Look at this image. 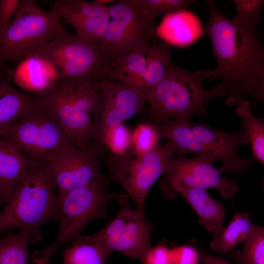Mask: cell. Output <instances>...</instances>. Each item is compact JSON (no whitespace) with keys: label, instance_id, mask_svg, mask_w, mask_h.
Listing matches in <instances>:
<instances>
[{"label":"cell","instance_id":"cell-6","mask_svg":"<svg viewBox=\"0 0 264 264\" xmlns=\"http://www.w3.org/2000/svg\"><path fill=\"white\" fill-rule=\"evenodd\" d=\"M107 179H96L58 195L60 227L52 243L43 249L51 256L62 245L80 236L84 227L93 220L108 217L110 200L116 196L107 187Z\"/></svg>","mask_w":264,"mask_h":264},{"label":"cell","instance_id":"cell-33","mask_svg":"<svg viewBox=\"0 0 264 264\" xmlns=\"http://www.w3.org/2000/svg\"><path fill=\"white\" fill-rule=\"evenodd\" d=\"M237 13L231 20L234 23L242 24L251 20L261 21L260 12L264 3L263 0H234Z\"/></svg>","mask_w":264,"mask_h":264},{"label":"cell","instance_id":"cell-1","mask_svg":"<svg viewBox=\"0 0 264 264\" xmlns=\"http://www.w3.org/2000/svg\"><path fill=\"white\" fill-rule=\"evenodd\" d=\"M206 3L210 18L204 30L211 41L217 66L205 70L206 78L221 79L226 91L225 105L236 107L256 88L264 58V46L258 31L261 21L236 24L222 14L213 0Z\"/></svg>","mask_w":264,"mask_h":264},{"label":"cell","instance_id":"cell-35","mask_svg":"<svg viewBox=\"0 0 264 264\" xmlns=\"http://www.w3.org/2000/svg\"><path fill=\"white\" fill-rule=\"evenodd\" d=\"M20 3V0H0V35L10 26Z\"/></svg>","mask_w":264,"mask_h":264},{"label":"cell","instance_id":"cell-39","mask_svg":"<svg viewBox=\"0 0 264 264\" xmlns=\"http://www.w3.org/2000/svg\"><path fill=\"white\" fill-rule=\"evenodd\" d=\"M50 256L42 250L35 251L32 256L34 264H50L49 259Z\"/></svg>","mask_w":264,"mask_h":264},{"label":"cell","instance_id":"cell-10","mask_svg":"<svg viewBox=\"0 0 264 264\" xmlns=\"http://www.w3.org/2000/svg\"><path fill=\"white\" fill-rule=\"evenodd\" d=\"M172 62L165 43L146 45L106 62L110 79L135 87L147 94L163 78Z\"/></svg>","mask_w":264,"mask_h":264},{"label":"cell","instance_id":"cell-23","mask_svg":"<svg viewBox=\"0 0 264 264\" xmlns=\"http://www.w3.org/2000/svg\"><path fill=\"white\" fill-rule=\"evenodd\" d=\"M112 251L93 235L79 236L62 254L64 264H105Z\"/></svg>","mask_w":264,"mask_h":264},{"label":"cell","instance_id":"cell-5","mask_svg":"<svg viewBox=\"0 0 264 264\" xmlns=\"http://www.w3.org/2000/svg\"><path fill=\"white\" fill-rule=\"evenodd\" d=\"M36 1L20 0L10 26L0 35L1 66L36 55L55 37L62 18L56 5L45 11Z\"/></svg>","mask_w":264,"mask_h":264},{"label":"cell","instance_id":"cell-22","mask_svg":"<svg viewBox=\"0 0 264 264\" xmlns=\"http://www.w3.org/2000/svg\"><path fill=\"white\" fill-rule=\"evenodd\" d=\"M254 226L248 211L237 212L226 227L222 226L213 234L210 247L218 254H226L237 244L243 243Z\"/></svg>","mask_w":264,"mask_h":264},{"label":"cell","instance_id":"cell-16","mask_svg":"<svg viewBox=\"0 0 264 264\" xmlns=\"http://www.w3.org/2000/svg\"><path fill=\"white\" fill-rule=\"evenodd\" d=\"M190 127L200 142L222 163L219 169L220 173L229 172L244 174L246 167H251L253 159L251 157L242 158L238 154L242 145H248L249 139L244 130L227 133L215 129L201 122L190 123Z\"/></svg>","mask_w":264,"mask_h":264},{"label":"cell","instance_id":"cell-25","mask_svg":"<svg viewBox=\"0 0 264 264\" xmlns=\"http://www.w3.org/2000/svg\"><path fill=\"white\" fill-rule=\"evenodd\" d=\"M41 239L40 230L21 229L16 233L9 231L0 241V264H27L28 244L36 243Z\"/></svg>","mask_w":264,"mask_h":264},{"label":"cell","instance_id":"cell-15","mask_svg":"<svg viewBox=\"0 0 264 264\" xmlns=\"http://www.w3.org/2000/svg\"><path fill=\"white\" fill-rule=\"evenodd\" d=\"M42 92L44 96L42 107L57 120L72 143L81 149L92 147L93 115L77 107L56 82Z\"/></svg>","mask_w":264,"mask_h":264},{"label":"cell","instance_id":"cell-41","mask_svg":"<svg viewBox=\"0 0 264 264\" xmlns=\"http://www.w3.org/2000/svg\"><path fill=\"white\" fill-rule=\"evenodd\" d=\"M263 184H264V181H263Z\"/></svg>","mask_w":264,"mask_h":264},{"label":"cell","instance_id":"cell-21","mask_svg":"<svg viewBox=\"0 0 264 264\" xmlns=\"http://www.w3.org/2000/svg\"><path fill=\"white\" fill-rule=\"evenodd\" d=\"M161 137L173 143L176 148L178 156L188 153H209L200 142L190 127V122L169 119L151 120Z\"/></svg>","mask_w":264,"mask_h":264},{"label":"cell","instance_id":"cell-40","mask_svg":"<svg viewBox=\"0 0 264 264\" xmlns=\"http://www.w3.org/2000/svg\"><path fill=\"white\" fill-rule=\"evenodd\" d=\"M99 3L104 4L107 5V4L115 1L114 0H97Z\"/></svg>","mask_w":264,"mask_h":264},{"label":"cell","instance_id":"cell-3","mask_svg":"<svg viewBox=\"0 0 264 264\" xmlns=\"http://www.w3.org/2000/svg\"><path fill=\"white\" fill-rule=\"evenodd\" d=\"M56 188L45 162L33 163L4 204L0 215V234L15 228L40 230L44 223L59 220Z\"/></svg>","mask_w":264,"mask_h":264},{"label":"cell","instance_id":"cell-38","mask_svg":"<svg viewBox=\"0 0 264 264\" xmlns=\"http://www.w3.org/2000/svg\"><path fill=\"white\" fill-rule=\"evenodd\" d=\"M197 249L200 255V264H231L222 258L209 254L199 246Z\"/></svg>","mask_w":264,"mask_h":264},{"label":"cell","instance_id":"cell-26","mask_svg":"<svg viewBox=\"0 0 264 264\" xmlns=\"http://www.w3.org/2000/svg\"><path fill=\"white\" fill-rule=\"evenodd\" d=\"M235 112L242 118V127L249 137L251 157L264 166V119L257 117L252 112L250 102L245 99L236 107Z\"/></svg>","mask_w":264,"mask_h":264},{"label":"cell","instance_id":"cell-8","mask_svg":"<svg viewBox=\"0 0 264 264\" xmlns=\"http://www.w3.org/2000/svg\"><path fill=\"white\" fill-rule=\"evenodd\" d=\"M90 141L101 159L108 132L133 116L145 111L147 97L132 86L107 78L97 86Z\"/></svg>","mask_w":264,"mask_h":264},{"label":"cell","instance_id":"cell-12","mask_svg":"<svg viewBox=\"0 0 264 264\" xmlns=\"http://www.w3.org/2000/svg\"><path fill=\"white\" fill-rule=\"evenodd\" d=\"M0 138L15 143L33 163L44 162L56 150L72 143L57 120L43 107L0 130Z\"/></svg>","mask_w":264,"mask_h":264},{"label":"cell","instance_id":"cell-32","mask_svg":"<svg viewBox=\"0 0 264 264\" xmlns=\"http://www.w3.org/2000/svg\"><path fill=\"white\" fill-rule=\"evenodd\" d=\"M132 132L122 124L108 132L105 138V145L113 155L123 154L132 148Z\"/></svg>","mask_w":264,"mask_h":264},{"label":"cell","instance_id":"cell-27","mask_svg":"<svg viewBox=\"0 0 264 264\" xmlns=\"http://www.w3.org/2000/svg\"><path fill=\"white\" fill-rule=\"evenodd\" d=\"M56 5L66 23L83 20L88 18L109 12L110 5L97 1L84 0H57Z\"/></svg>","mask_w":264,"mask_h":264},{"label":"cell","instance_id":"cell-34","mask_svg":"<svg viewBox=\"0 0 264 264\" xmlns=\"http://www.w3.org/2000/svg\"><path fill=\"white\" fill-rule=\"evenodd\" d=\"M173 264H200V255L197 248L182 245L171 249Z\"/></svg>","mask_w":264,"mask_h":264},{"label":"cell","instance_id":"cell-17","mask_svg":"<svg viewBox=\"0 0 264 264\" xmlns=\"http://www.w3.org/2000/svg\"><path fill=\"white\" fill-rule=\"evenodd\" d=\"M33 162L14 142L0 138V203L4 204L26 177Z\"/></svg>","mask_w":264,"mask_h":264},{"label":"cell","instance_id":"cell-18","mask_svg":"<svg viewBox=\"0 0 264 264\" xmlns=\"http://www.w3.org/2000/svg\"><path fill=\"white\" fill-rule=\"evenodd\" d=\"M43 92L25 93L11 85L3 75L0 78V130L31 115L43 107Z\"/></svg>","mask_w":264,"mask_h":264},{"label":"cell","instance_id":"cell-20","mask_svg":"<svg viewBox=\"0 0 264 264\" xmlns=\"http://www.w3.org/2000/svg\"><path fill=\"white\" fill-rule=\"evenodd\" d=\"M188 201L199 217L198 223L214 233L222 226L225 210L222 203L214 199L207 190L198 188H180L176 191Z\"/></svg>","mask_w":264,"mask_h":264},{"label":"cell","instance_id":"cell-2","mask_svg":"<svg viewBox=\"0 0 264 264\" xmlns=\"http://www.w3.org/2000/svg\"><path fill=\"white\" fill-rule=\"evenodd\" d=\"M205 70L189 71L172 62L163 78L147 95L151 120L169 119L190 122L194 115H207V104L226 95L221 83L211 89L203 87Z\"/></svg>","mask_w":264,"mask_h":264},{"label":"cell","instance_id":"cell-37","mask_svg":"<svg viewBox=\"0 0 264 264\" xmlns=\"http://www.w3.org/2000/svg\"><path fill=\"white\" fill-rule=\"evenodd\" d=\"M251 96L253 105L260 102L264 104V58L259 70L256 88ZM263 118L264 119V117Z\"/></svg>","mask_w":264,"mask_h":264},{"label":"cell","instance_id":"cell-28","mask_svg":"<svg viewBox=\"0 0 264 264\" xmlns=\"http://www.w3.org/2000/svg\"><path fill=\"white\" fill-rule=\"evenodd\" d=\"M229 256L237 264H264V227L255 225L242 250H232Z\"/></svg>","mask_w":264,"mask_h":264},{"label":"cell","instance_id":"cell-11","mask_svg":"<svg viewBox=\"0 0 264 264\" xmlns=\"http://www.w3.org/2000/svg\"><path fill=\"white\" fill-rule=\"evenodd\" d=\"M216 159L211 153L198 154L193 158L177 156L171 159L161 182L163 195L173 198L180 188H214L226 199H232L238 191V184L234 179L221 176L219 169L213 165Z\"/></svg>","mask_w":264,"mask_h":264},{"label":"cell","instance_id":"cell-9","mask_svg":"<svg viewBox=\"0 0 264 264\" xmlns=\"http://www.w3.org/2000/svg\"><path fill=\"white\" fill-rule=\"evenodd\" d=\"M109 13L111 20L100 42L105 63L114 56L151 44L156 28L135 0H118L110 6Z\"/></svg>","mask_w":264,"mask_h":264},{"label":"cell","instance_id":"cell-14","mask_svg":"<svg viewBox=\"0 0 264 264\" xmlns=\"http://www.w3.org/2000/svg\"><path fill=\"white\" fill-rule=\"evenodd\" d=\"M100 161L93 147L81 149L69 142L51 154L45 163L58 195H62L94 180L107 179L101 172Z\"/></svg>","mask_w":264,"mask_h":264},{"label":"cell","instance_id":"cell-7","mask_svg":"<svg viewBox=\"0 0 264 264\" xmlns=\"http://www.w3.org/2000/svg\"><path fill=\"white\" fill-rule=\"evenodd\" d=\"M176 151V146L170 141L160 143L143 154H137L132 148L123 154L109 156L106 166L111 179L118 181L135 203L136 209L144 212L148 193L160 176L164 174L167 164Z\"/></svg>","mask_w":264,"mask_h":264},{"label":"cell","instance_id":"cell-4","mask_svg":"<svg viewBox=\"0 0 264 264\" xmlns=\"http://www.w3.org/2000/svg\"><path fill=\"white\" fill-rule=\"evenodd\" d=\"M35 56L50 65L62 84L98 85L110 78L100 42L82 40L62 24L54 39Z\"/></svg>","mask_w":264,"mask_h":264},{"label":"cell","instance_id":"cell-24","mask_svg":"<svg viewBox=\"0 0 264 264\" xmlns=\"http://www.w3.org/2000/svg\"><path fill=\"white\" fill-rule=\"evenodd\" d=\"M22 61L16 73L17 83L40 92L50 87L58 78L57 73L45 60L33 56Z\"/></svg>","mask_w":264,"mask_h":264},{"label":"cell","instance_id":"cell-36","mask_svg":"<svg viewBox=\"0 0 264 264\" xmlns=\"http://www.w3.org/2000/svg\"><path fill=\"white\" fill-rule=\"evenodd\" d=\"M141 262L143 264H173L171 249L164 245L151 248Z\"/></svg>","mask_w":264,"mask_h":264},{"label":"cell","instance_id":"cell-19","mask_svg":"<svg viewBox=\"0 0 264 264\" xmlns=\"http://www.w3.org/2000/svg\"><path fill=\"white\" fill-rule=\"evenodd\" d=\"M201 21L193 13L182 9L164 16L156 27V34L165 44L185 47L203 34Z\"/></svg>","mask_w":264,"mask_h":264},{"label":"cell","instance_id":"cell-31","mask_svg":"<svg viewBox=\"0 0 264 264\" xmlns=\"http://www.w3.org/2000/svg\"><path fill=\"white\" fill-rule=\"evenodd\" d=\"M143 13L152 21L157 15L184 9L195 2L191 0H135Z\"/></svg>","mask_w":264,"mask_h":264},{"label":"cell","instance_id":"cell-30","mask_svg":"<svg viewBox=\"0 0 264 264\" xmlns=\"http://www.w3.org/2000/svg\"><path fill=\"white\" fill-rule=\"evenodd\" d=\"M161 138L151 122L139 124L132 132V149L137 154H146L158 145Z\"/></svg>","mask_w":264,"mask_h":264},{"label":"cell","instance_id":"cell-13","mask_svg":"<svg viewBox=\"0 0 264 264\" xmlns=\"http://www.w3.org/2000/svg\"><path fill=\"white\" fill-rule=\"evenodd\" d=\"M128 196L118 198L120 210L118 215L93 236L111 251L120 252L141 261L150 247L152 226L144 212L130 206Z\"/></svg>","mask_w":264,"mask_h":264},{"label":"cell","instance_id":"cell-29","mask_svg":"<svg viewBox=\"0 0 264 264\" xmlns=\"http://www.w3.org/2000/svg\"><path fill=\"white\" fill-rule=\"evenodd\" d=\"M109 12L71 23L77 36L82 40L100 42L110 22Z\"/></svg>","mask_w":264,"mask_h":264}]
</instances>
